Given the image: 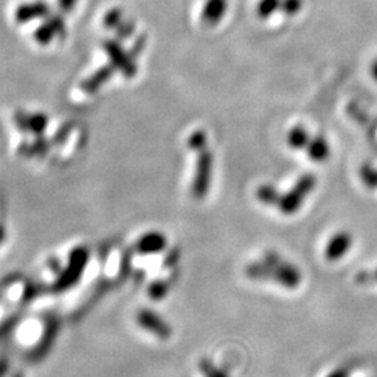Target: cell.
Returning <instances> with one entry per match:
<instances>
[{
	"mask_svg": "<svg viewBox=\"0 0 377 377\" xmlns=\"http://www.w3.org/2000/svg\"><path fill=\"white\" fill-rule=\"evenodd\" d=\"M316 185H317V178L313 174L302 175L296 181L293 188L281 194L277 208L285 215H292L298 213L302 208L303 201L313 191V188H316Z\"/></svg>",
	"mask_w": 377,
	"mask_h": 377,
	"instance_id": "6da1fadb",
	"label": "cell"
},
{
	"mask_svg": "<svg viewBox=\"0 0 377 377\" xmlns=\"http://www.w3.org/2000/svg\"><path fill=\"white\" fill-rule=\"evenodd\" d=\"M263 260L271 269V281H276L288 289H295L302 283V274L299 269L283 260L277 252H266Z\"/></svg>",
	"mask_w": 377,
	"mask_h": 377,
	"instance_id": "7a4b0ae2",
	"label": "cell"
},
{
	"mask_svg": "<svg viewBox=\"0 0 377 377\" xmlns=\"http://www.w3.org/2000/svg\"><path fill=\"white\" fill-rule=\"evenodd\" d=\"M198 164H197V172H196V179L193 185V193L197 198H203L211 182V169H213V155L210 151L200 150L198 151Z\"/></svg>",
	"mask_w": 377,
	"mask_h": 377,
	"instance_id": "3957f363",
	"label": "cell"
},
{
	"mask_svg": "<svg viewBox=\"0 0 377 377\" xmlns=\"http://www.w3.org/2000/svg\"><path fill=\"white\" fill-rule=\"evenodd\" d=\"M351 246H352V235L349 232L347 231L337 232L329 240L326 250H325V256L331 263L338 261L349 252Z\"/></svg>",
	"mask_w": 377,
	"mask_h": 377,
	"instance_id": "277c9868",
	"label": "cell"
},
{
	"mask_svg": "<svg viewBox=\"0 0 377 377\" xmlns=\"http://www.w3.org/2000/svg\"><path fill=\"white\" fill-rule=\"evenodd\" d=\"M139 322L145 330H148L150 332L164 338V339H167L172 334V330L169 329V326L152 312H142L139 315Z\"/></svg>",
	"mask_w": 377,
	"mask_h": 377,
	"instance_id": "5b68a950",
	"label": "cell"
},
{
	"mask_svg": "<svg viewBox=\"0 0 377 377\" xmlns=\"http://www.w3.org/2000/svg\"><path fill=\"white\" fill-rule=\"evenodd\" d=\"M306 152L312 161L325 162L330 157V144L323 135H317L308 144Z\"/></svg>",
	"mask_w": 377,
	"mask_h": 377,
	"instance_id": "8992f818",
	"label": "cell"
},
{
	"mask_svg": "<svg viewBox=\"0 0 377 377\" xmlns=\"http://www.w3.org/2000/svg\"><path fill=\"white\" fill-rule=\"evenodd\" d=\"M227 9L225 0H208L206 9L203 10V20L207 24H217Z\"/></svg>",
	"mask_w": 377,
	"mask_h": 377,
	"instance_id": "52a82bcc",
	"label": "cell"
},
{
	"mask_svg": "<svg viewBox=\"0 0 377 377\" xmlns=\"http://www.w3.org/2000/svg\"><path fill=\"white\" fill-rule=\"evenodd\" d=\"M310 140H312V139H310L309 132H308L303 126H300V125L293 126V128L289 130L288 136H286L288 145H289L292 150H306V147H308V144L310 142Z\"/></svg>",
	"mask_w": 377,
	"mask_h": 377,
	"instance_id": "ba28073f",
	"label": "cell"
},
{
	"mask_svg": "<svg viewBox=\"0 0 377 377\" xmlns=\"http://www.w3.org/2000/svg\"><path fill=\"white\" fill-rule=\"evenodd\" d=\"M256 198L264 206L277 207V204L281 198V193L273 185L264 184V185H260L259 188H256Z\"/></svg>",
	"mask_w": 377,
	"mask_h": 377,
	"instance_id": "9c48e42d",
	"label": "cell"
},
{
	"mask_svg": "<svg viewBox=\"0 0 377 377\" xmlns=\"http://www.w3.org/2000/svg\"><path fill=\"white\" fill-rule=\"evenodd\" d=\"M47 11V7L44 3H34V4H24L17 10V18L20 21H27L34 17L44 16Z\"/></svg>",
	"mask_w": 377,
	"mask_h": 377,
	"instance_id": "30bf717a",
	"label": "cell"
},
{
	"mask_svg": "<svg viewBox=\"0 0 377 377\" xmlns=\"http://www.w3.org/2000/svg\"><path fill=\"white\" fill-rule=\"evenodd\" d=\"M361 179L362 184L369 188V190H376L377 188V168L372 164H364L361 167Z\"/></svg>",
	"mask_w": 377,
	"mask_h": 377,
	"instance_id": "8fae6325",
	"label": "cell"
},
{
	"mask_svg": "<svg viewBox=\"0 0 377 377\" xmlns=\"http://www.w3.org/2000/svg\"><path fill=\"white\" fill-rule=\"evenodd\" d=\"M198 368L204 377H230L225 371L218 369L210 359H201Z\"/></svg>",
	"mask_w": 377,
	"mask_h": 377,
	"instance_id": "7c38bea8",
	"label": "cell"
},
{
	"mask_svg": "<svg viewBox=\"0 0 377 377\" xmlns=\"http://www.w3.org/2000/svg\"><path fill=\"white\" fill-rule=\"evenodd\" d=\"M280 6L278 0H261V3L257 7V14L261 18H267L270 17Z\"/></svg>",
	"mask_w": 377,
	"mask_h": 377,
	"instance_id": "4fadbf2b",
	"label": "cell"
},
{
	"mask_svg": "<svg viewBox=\"0 0 377 377\" xmlns=\"http://www.w3.org/2000/svg\"><path fill=\"white\" fill-rule=\"evenodd\" d=\"M300 7H302L300 0H285L283 3V11L289 16L296 14L300 10Z\"/></svg>",
	"mask_w": 377,
	"mask_h": 377,
	"instance_id": "5bb4252c",
	"label": "cell"
},
{
	"mask_svg": "<svg viewBox=\"0 0 377 377\" xmlns=\"http://www.w3.org/2000/svg\"><path fill=\"white\" fill-rule=\"evenodd\" d=\"M356 281L358 283H377V269L372 273L369 271H364L361 273L358 277H356Z\"/></svg>",
	"mask_w": 377,
	"mask_h": 377,
	"instance_id": "9a60e30c",
	"label": "cell"
},
{
	"mask_svg": "<svg viewBox=\"0 0 377 377\" xmlns=\"http://www.w3.org/2000/svg\"><path fill=\"white\" fill-rule=\"evenodd\" d=\"M327 377H349V372L347 368H339V369L332 371Z\"/></svg>",
	"mask_w": 377,
	"mask_h": 377,
	"instance_id": "2e32d148",
	"label": "cell"
},
{
	"mask_svg": "<svg viewBox=\"0 0 377 377\" xmlns=\"http://www.w3.org/2000/svg\"><path fill=\"white\" fill-rule=\"evenodd\" d=\"M76 0H60V7L63 10H70L74 6Z\"/></svg>",
	"mask_w": 377,
	"mask_h": 377,
	"instance_id": "e0dca14e",
	"label": "cell"
},
{
	"mask_svg": "<svg viewBox=\"0 0 377 377\" xmlns=\"http://www.w3.org/2000/svg\"><path fill=\"white\" fill-rule=\"evenodd\" d=\"M371 72H372V76H373V79L376 80L377 81V60H375L373 62V64H372V69H371Z\"/></svg>",
	"mask_w": 377,
	"mask_h": 377,
	"instance_id": "ac0fdd59",
	"label": "cell"
}]
</instances>
